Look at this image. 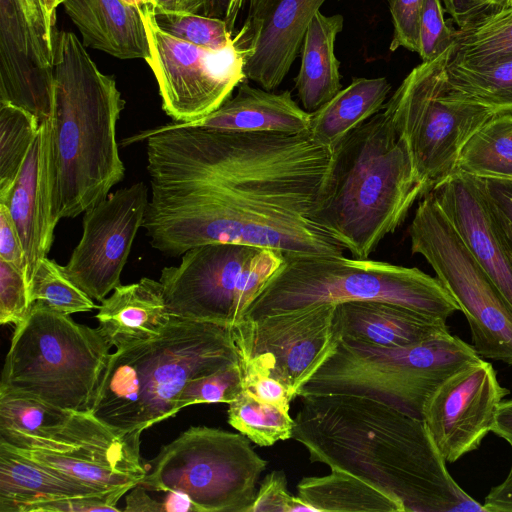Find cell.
Wrapping results in <instances>:
<instances>
[{
	"label": "cell",
	"mask_w": 512,
	"mask_h": 512,
	"mask_svg": "<svg viewBox=\"0 0 512 512\" xmlns=\"http://www.w3.org/2000/svg\"><path fill=\"white\" fill-rule=\"evenodd\" d=\"M151 196L143 227L150 245L177 257L211 243L283 255H343L317 220L333 149L300 134L200 128L141 131Z\"/></svg>",
	"instance_id": "1"
},
{
	"label": "cell",
	"mask_w": 512,
	"mask_h": 512,
	"mask_svg": "<svg viewBox=\"0 0 512 512\" xmlns=\"http://www.w3.org/2000/svg\"><path fill=\"white\" fill-rule=\"evenodd\" d=\"M300 397L292 438L311 462L362 478L404 512H485L450 475L422 419L356 395Z\"/></svg>",
	"instance_id": "2"
},
{
	"label": "cell",
	"mask_w": 512,
	"mask_h": 512,
	"mask_svg": "<svg viewBox=\"0 0 512 512\" xmlns=\"http://www.w3.org/2000/svg\"><path fill=\"white\" fill-rule=\"evenodd\" d=\"M125 100L78 37L56 34L53 51L54 212L75 218L121 182L116 125Z\"/></svg>",
	"instance_id": "3"
},
{
	"label": "cell",
	"mask_w": 512,
	"mask_h": 512,
	"mask_svg": "<svg viewBox=\"0 0 512 512\" xmlns=\"http://www.w3.org/2000/svg\"><path fill=\"white\" fill-rule=\"evenodd\" d=\"M424 195L406 141L381 111L333 149L317 220L353 258L368 259Z\"/></svg>",
	"instance_id": "4"
},
{
	"label": "cell",
	"mask_w": 512,
	"mask_h": 512,
	"mask_svg": "<svg viewBox=\"0 0 512 512\" xmlns=\"http://www.w3.org/2000/svg\"><path fill=\"white\" fill-rule=\"evenodd\" d=\"M240 362L232 328L173 317L158 336L110 354L90 413L121 433L175 416L187 383Z\"/></svg>",
	"instance_id": "5"
},
{
	"label": "cell",
	"mask_w": 512,
	"mask_h": 512,
	"mask_svg": "<svg viewBox=\"0 0 512 512\" xmlns=\"http://www.w3.org/2000/svg\"><path fill=\"white\" fill-rule=\"evenodd\" d=\"M244 318L349 301H385L444 321L460 311L437 277L416 267L343 255L286 254Z\"/></svg>",
	"instance_id": "6"
},
{
	"label": "cell",
	"mask_w": 512,
	"mask_h": 512,
	"mask_svg": "<svg viewBox=\"0 0 512 512\" xmlns=\"http://www.w3.org/2000/svg\"><path fill=\"white\" fill-rule=\"evenodd\" d=\"M111 347L99 328L32 304L27 318L15 326L0 394L90 412Z\"/></svg>",
	"instance_id": "7"
},
{
	"label": "cell",
	"mask_w": 512,
	"mask_h": 512,
	"mask_svg": "<svg viewBox=\"0 0 512 512\" xmlns=\"http://www.w3.org/2000/svg\"><path fill=\"white\" fill-rule=\"evenodd\" d=\"M481 357L450 333L405 347L339 341L299 392L366 397L423 420L424 405L451 374Z\"/></svg>",
	"instance_id": "8"
},
{
	"label": "cell",
	"mask_w": 512,
	"mask_h": 512,
	"mask_svg": "<svg viewBox=\"0 0 512 512\" xmlns=\"http://www.w3.org/2000/svg\"><path fill=\"white\" fill-rule=\"evenodd\" d=\"M452 49L413 68L383 107L408 145L426 194L456 171L465 143L496 115L450 87Z\"/></svg>",
	"instance_id": "9"
},
{
	"label": "cell",
	"mask_w": 512,
	"mask_h": 512,
	"mask_svg": "<svg viewBox=\"0 0 512 512\" xmlns=\"http://www.w3.org/2000/svg\"><path fill=\"white\" fill-rule=\"evenodd\" d=\"M267 465L242 433L191 426L148 461L139 484L184 493L197 512H249Z\"/></svg>",
	"instance_id": "10"
},
{
	"label": "cell",
	"mask_w": 512,
	"mask_h": 512,
	"mask_svg": "<svg viewBox=\"0 0 512 512\" xmlns=\"http://www.w3.org/2000/svg\"><path fill=\"white\" fill-rule=\"evenodd\" d=\"M408 232L412 252L426 259L464 313L478 355L512 365V307L431 192L421 198Z\"/></svg>",
	"instance_id": "11"
},
{
	"label": "cell",
	"mask_w": 512,
	"mask_h": 512,
	"mask_svg": "<svg viewBox=\"0 0 512 512\" xmlns=\"http://www.w3.org/2000/svg\"><path fill=\"white\" fill-rule=\"evenodd\" d=\"M284 260L282 253L244 244L211 243L187 250L159 281L173 317L233 328Z\"/></svg>",
	"instance_id": "12"
},
{
	"label": "cell",
	"mask_w": 512,
	"mask_h": 512,
	"mask_svg": "<svg viewBox=\"0 0 512 512\" xmlns=\"http://www.w3.org/2000/svg\"><path fill=\"white\" fill-rule=\"evenodd\" d=\"M145 24L152 70L162 109L173 122L205 117L220 107L240 83L247 80L244 65L248 51L233 43L210 50L178 39L160 29L153 5L138 7Z\"/></svg>",
	"instance_id": "13"
},
{
	"label": "cell",
	"mask_w": 512,
	"mask_h": 512,
	"mask_svg": "<svg viewBox=\"0 0 512 512\" xmlns=\"http://www.w3.org/2000/svg\"><path fill=\"white\" fill-rule=\"evenodd\" d=\"M336 305L245 319L232 328L240 362L249 363L285 385L292 397L335 351Z\"/></svg>",
	"instance_id": "14"
},
{
	"label": "cell",
	"mask_w": 512,
	"mask_h": 512,
	"mask_svg": "<svg viewBox=\"0 0 512 512\" xmlns=\"http://www.w3.org/2000/svg\"><path fill=\"white\" fill-rule=\"evenodd\" d=\"M148 203V187L139 181L116 190L85 211L81 239L63 267L92 299L101 302L121 284Z\"/></svg>",
	"instance_id": "15"
},
{
	"label": "cell",
	"mask_w": 512,
	"mask_h": 512,
	"mask_svg": "<svg viewBox=\"0 0 512 512\" xmlns=\"http://www.w3.org/2000/svg\"><path fill=\"white\" fill-rule=\"evenodd\" d=\"M507 394L492 364L482 358L455 371L432 392L423 421L446 463L480 447Z\"/></svg>",
	"instance_id": "16"
},
{
	"label": "cell",
	"mask_w": 512,
	"mask_h": 512,
	"mask_svg": "<svg viewBox=\"0 0 512 512\" xmlns=\"http://www.w3.org/2000/svg\"><path fill=\"white\" fill-rule=\"evenodd\" d=\"M327 0H248V13L234 35L248 51L246 78L272 91L301 52L312 17Z\"/></svg>",
	"instance_id": "17"
},
{
	"label": "cell",
	"mask_w": 512,
	"mask_h": 512,
	"mask_svg": "<svg viewBox=\"0 0 512 512\" xmlns=\"http://www.w3.org/2000/svg\"><path fill=\"white\" fill-rule=\"evenodd\" d=\"M0 102L53 117V52L35 33L16 0H0Z\"/></svg>",
	"instance_id": "18"
},
{
	"label": "cell",
	"mask_w": 512,
	"mask_h": 512,
	"mask_svg": "<svg viewBox=\"0 0 512 512\" xmlns=\"http://www.w3.org/2000/svg\"><path fill=\"white\" fill-rule=\"evenodd\" d=\"M431 193L468 250L512 307V254L483 180L454 172Z\"/></svg>",
	"instance_id": "19"
},
{
	"label": "cell",
	"mask_w": 512,
	"mask_h": 512,
	"mask_svg": "<svg viewBox=\"0 0 512 512\" xmlns=\"http://www.w3.org/2000/svg\"><path fill=\"white\" fill-rule=\"evenodd\" d=\"M53 120L40 125L23 166L10 190L0 197L19 232L29 281L48 256L59 222L54 212Z\"/></svg>",
	"instance_id": "20"
},
{
	"label": "cell",
	"mask_w": 512,
	"mask_h": 512,
	"mask_svg": "<svg viewBox=\"0 0 512 512\" xmlns=\"http://www.w3.org/2000/svg\"><path fill=\"white\" fill-rule=\"evenodd\" d=\"M140 435L121 433L103 423L66 452L13 450L89 487L107 492L131 489L144 478L147 468L140 457Z\"/></svg>",
	"instance_id": "21"
},
{
	"label": "cell",
	"mask_w": 512,
	"mask_h": 512,
	"mask_svg": "<svg viewBox=\"0 0 512 512\" xmlns=\"http://www.w3.org/2000/svg\"><path fill=\"white\" fill-rule=\"evenodd\" d=\"M101 424L90 412H74L33 398L0 394V444L12 449L66 452Z\"/></svg>",
	"instance_id": "22"
},
{
	"label": "cell",
	"mask_w": 512,
	"mask_h": 512,
	"mask_svg": "<svg viewBox=\"0 0 512 512\" xmlns=\"http://www.w3.org/2000/svg\"><path fill=\"white\" fill-rule=\"evenodd\" d=\"M311 113L301 108L289 90L274 93L243 81L235 96L205 117L185 123L172 122L145 130L160 132L200 128L247 133L300 134L309 131Z\"/></svg>",
	"instance_id": "23"
},
{
	"label": "cell",
	"mask_w": 512,
	"mask_h": 512,
	"mask_svg": "<svg viewBox=\"0 0 512 512\" xmlns=\"http://www.w3.org/2000/svg\"><path fill=\"white\" fill-rule=\"evenodd\" d=\"M340 341L374 347H405L450 333L446 321L385 301H349L334 311Z\"/></svg>",
	"instance_id": "24"
},
{
	"label": "cell",
	"mask_w": 512,
	"mask_h": 512,
	"mask_svg": "<svg viewBox=\"0 0 512 512\" xmlns=\"http://www.w3.org/2000/svg\"><path fill=\"white\" fill-rule=\"evenodd\" d=\"M96 318L110 345L122 349L158 336L173 316L160 281L143 277L136 283L118 285L101 301Z\"/></svg>",
	"instance_id": "25"
},
{
	"label": "cell",
	"mask_w": 512,
	"mask_h": 512,
	"mask_svg": "<svg viewBox=\"0 0 512 512\" xmlns=\"http://www.w3.org/2000/svg\"><path fill=\"white\" fill-rule=\"evenodd\" d=\"M86 47L119 59H144L149 42L139 8L123 0H62Z\"/></svg>",
	"instance_id": "26"
},
{
	"label": "cell",
	"mask_w": 512,
	"mask_h": 512,
	"mask_svg": "<svg viewBox=\"0 0 512 512\" xmlns=\"http://www.w3.org/2000/svg\"><path fill=\"white\" fill-rule=\"evenodd\" d=\"M97 493L101 491L0 444V512Z\"/></svg>",
	"instance_id": "27"
},
{
	"label": "cell",
	"mask_w": 512,
	"mask_h": 512,
	"mask_svg": "<svg viewBox=\"0 0 512 512\" xmlns=\"http://www.w3.org/2000/svg\"><path fill=\"white\" fill-rule=\"evenodd\" d=\"M344 18L318 11L311 19L301 47V64L295 78L297 96L303 109L312 113L341 89L340 61L335 55L337 35Z\"/></svg>",
	"instance_id": "28"
},
{
	"label": "cell",
	"mask_w": 512,
	"mask_h": 512,
	"mask_svg": "<svg viewBox=\"0 0 512 512\" xmlns=\"http://www.w3.org/2000/svg\"><path fill=\"white\" fill-rule=\"evenodd\" d=\"M391 90L385 77L354 78L332 99L311 113L314 141L334 149L348 134L379 113Z\"/></svg>",
	"instance_id": "29"
},
{
	"label": "cell",
	"mask_w": 512,
	"mask_h": 512,
	"mask_svg": "<svg viewBox=\"0 0 512 512\" xmlns=\"http://www.w3.org/2000/svg\"><path fill=\"white\" fill-rule=\"evenodd\" d=\"M298 496L316 512H404L399 500L349 472L331 469L324 476L302 478Z\"/></svg>",
	"instance_id": "30"
},
{
	"label": "cell",
	"mask_w": 512,
	"mask_h": 512,
	"mask_svg": "<svg viewBox=\"0 0 512 512\" xmlns=\"http://www.w3.org/2000/svg\"><path fill=\"white\" fill-rule=\"evenodd\" d=\"M455 172L482 179H512V112L494 115L470 137Z\"/></svg>",
	"instance_id": "31"
},
{
	"label": "cell",
	"mask_w": 512,
	"mask_h": 512,
	"mask_svg": "<svg viewBox=\"0 0 512 512\" xmlns=\"http://www.w3.org/2000/svg\"><path fill=\"white\" fill-rule=\"evenodd\" d=\"M447 81L462 97L495 114L512 112V53L484 65L448 63Z\"/></svg>",
	"instance_id": "32"
},
{
	"label": "cell",
	"mask_w": 512,
	"mask_h": 512,
	"mask_svg": "<svg viewBox=\"0 0 512 512\" xmlns=\"http://www.w3.org/2000/svg\"><path fill=\"white\" fill-rule=\"evenodd\" d=\"M450 63L484 65L512 53V8L454 30Z\"/></svg>",
	"instance_id": "33"
},
{
	"label": "cell",
	"mask_w": 512,
	"mask_h": 512,
	"mask_svg": "<svg viewBox=\"0 0 512 512\" xmlns=\"http://www.w3.org/2000/svg\"><path fill=\"white\" fill-rule=\"evenodd\" d=\"M228 422L263 447L292 438L294 425L289 408L263 402L245 392L229 403Z\"/></svg>",
	"instance_id": "34"
},
{
	"label": "cell",
	"mask_w": 512,
	"mask_h": 512,
	"mask_svg": "<svg viewBox=\"0 0 512 512\" xmlns=\"http://www.w3.org/2000/svg\"><path fill=\"white\" fill-rule=\"evenodd\" d=\"M39 127L37 118L30 112L0 102V197L14 184Z\"/></svg>",
	"instance_id": "35"
},
{
	"label": "cell",
	"mask_w": 512,
	"mask_h": 512,
	"mask_svg": "<svg viewBox=\"0 0 512 512\" xmlns=\"http://www.w3.org/2000/svg\"><path fill=\"white\" fill-rule=\"evenodd\" d=\"M30 303L71 315L98 308L65 273L64 267L47 257L40 260L29 281Z\"/></svg>",
	"instance_id": "36"
},
{
	"label": "cell",
	"mask_w": 512,
	"mask_h": 512,
	"mask_svg": "<svg viewBox=\"0 0 512 512\" xmlns=\"http://www.w3.org/2000/svg\"><path fill=\"white\" fill-rule=\"evenodd\" d=\"M153 12L160 29L191 44L218 51L234 41V33L222 19L187 12Z\"/></svg>",
	"instance_id": "37"
},
{
	"label": "cell",
	"mask_w": 512,
	"mask_h": 512,
	"mask_svg": "<svg viewBox=\"0 0 512 512\" xmlns=\"http://www.w3.org/2000/svg\"><path fill=\"white\" fill-rule=\"evenodd\" d=\"M243 373L240 362L193 378L181 393L177 409L199 403H231L243 393Z\"/></svg>",
	"instance_id": "38"
},
{
	"label": "cell",
	"mask_w": 512,
	"mask_h": 512,
	"mask_svg": "<svg viewBox=\"0 0 512 512\" xmlns=\"http://www.w3.org/2000/svg\"><path fill=\"white\" fill-rule=\"evenodd\" d=\"M31 309L26 275L0 260V323L21 324Z\"/></svg>",
	"instance_id": "39"
},
{
	"label": "cell",
	"mask_w": 512,
	"mask_h": 512,
	"mask_svg": "<svg viewBox=\"0 0 512 512\" xmlns=\"http://www.w3.org/2000/svg\"><path fill=\"white\" fill-rule=\"evenodd\" d=\"M453 33L444 19L441 0H423L418 51L422 61H431L453 48Z\"/></svg>",
	"instance_id": "40"
},
{
	"label": "cell",
	"mask_w": 512,
	"mask_h": 512,
	"mask_svg": "<svg viewBox=\"0 0 512 512\" xmlns=\"http://www.w3.org/2000/svg\"><path fill=\"white\" fill-rule=\"evenodd\" d=\"M315 511L299 496H293L287 489V479L283 471L267 474L257 490L249 512H293Z\"/></svg>",
	"instance_id": "41"
},
{
	"label": "cell",
	"mask_w": 512,
	"mask_h": 512,
	"mask_svg": "<svg viewBox=\"0 0 512 512\" xmlns=\"http://www.w3.org/2000/svg\"><path fill=\"white\" fill-rule=\"evenodd\" d=\"M393 23L391 51L403 47L418 53L423 0H388Z\"/></svg>",
	"instance_id": "42"
},
{
	"label": "cell",
	"mask_w": 512,
	"mask_h": 512,
	"mask_svg": "<svg viewBox=\"0 0 512 512\" xmlns=\"http://www.w3.org/2000/svg\"><path fill=\"white\" fill-rule=\"evenodd\" d=\"M130 488H119L92 495L62 498L31 504L22 512H91V511H123L117 507L120 498Z\"/></svg>",
	"instance_id": "43"
},
{
	"label": "cell",
	"mask_w": 512,
	"mask_h": 512,
	"mask_svg": "<svg viewBox=\"0 0 512 512\" xmlns=\"http://www.w3.org/2000/svg\"><path fill=\"white\" fill-rule=\"evenodd\" d=\"M243 373V389L245 393L267 403L289 408L294 398L288 388L259 368L240 362Z\"/></svg>",
	"instance_id": "44"
},
{
	"label": "cell",
	"mask_w": 512,
	"mask_h": 512,
	"mask_svg": "<svg viewBox=\"0 0 512 512\" xmlns=\"http://www.w3.org/2000/svg\"><path fill=\"white\" fill-rule=\"evenodd\" d=\"M458 28L473 25L512 8V0H441Z\"/></svg>",
	"instance_id": "45"
},
{
	"label": "cell",
	"mask_w": 512,
	"mask_h": 512,
	"mask_svg": "<svg viewBox=\"0 0 512 512\" xmlns=\"http://www.w3.org/2000/svg\"><path fill=\"white\" fill-rule=\"evenodd\" d=\"M482 180L504 241L512 254V179Z\"/></svg>",
	"instance_id": "46"
},
{
	"label": "cell",
	"mask_w": 512,
	"mask_h": 512,
	"mask_svg": "<svg viewBox=\"0 0 512 512\" xmlns=\"http://www.w3.org/2000/svg\"><path fill=\"white\" fill-rule=\"evenodd\" d=\"M0 260H3L25 275L27 259L19 232L7 207L0 203ZM27 278V277H26Z\"/></svg>",
	"instance_id": "47"
},
{
	"label": "cell",
	"mask_w": 512,
	"mask_h": 512,
	"mask_svg": "<svg viewBox=\"0 0 512 512\" xmlns=\"http://www.w3.org/2000/svg\"><path fill=\"white\" fill-rule=\"evenodd\" d=\"M25 18L38 37L53 52L57 31L44 0H16Z\"/></svg>",
	"instance_id": "48"
},
{
	"label": "cell",
	"mask_w": 512,
	"mask_h": 512,
	"mask_svg": "<svg viewBox=\"0 0 512 512\" xmlns=\"http://www.w3.org/2000/svg\"><path fill=\"white\" fill-rule=\"evenodd\" d=\"M199 14L225 21L230 32L234 33L237 18L248 0H197Z\"/></svg>",
	"instance_id": "49"
},
{
	"label": "cell",
	"mask_w": 512,
	"mask_h": 512,
	"mask_svg": "<svg viewBox=\"0 0 512 512\" xmlns=\"http://www.w3.org/2000/svg\"><path fill=\"white\" fill-rule=\"evenodd\" d=\"M482 505L485 512H512V464L507 477L490 489Z\"/></svg>",
	"instance_id": "50"
},
{
	"label": "cell",
	"mask_w": 512,
	"mask_h": 512,
	"mask_svg": "<svg viewBox=\"0 0 512 512\" xmlns=\"http://www.w3.org/2000/svg\"><path fill=\"white\" fill-rule=\"evenodd\" d=\"M141 484L135 485L126 495L125 512H164L161 500L150 495Z\"/></svg>",
	"instance_id": "51"
},
{
	"label": "cell",
	"mask_w": 512,
	"mask_h": 512,
	"mask_svg": "<svg viewBox=\"0 0 512 512\" xmlns=\"http://www.w3.org/2000/svg\"><path fill=\"white\" fill-rule=\"evenodd\" d=\"M492 432L512 446V399L500 404Z\"/></svg>",
	"instance_id": "52"
},
{
	"label": "cell",
	"mask_w": 512,
	"mask_h": 512,
	"mask_svg": "<svg viewBox=\"0 0 512 512\" xmlns=\"http://www.w3.org/2000/svg\"><path fill=\"white\" fill-rule=\"evenodd\" d=\"M160 499L164 512H197L195 505L184 494L178 491H163Z\"/></svg>",
	"instance_id": "53"
},
{
	"label": "cell",
	"mask_w": 512,
	"mask_h": 512,
	"mask_svg": "<svg viewBox=\"0 0 512 512\" xmlns=\"http://www.w3.org/2000/svg\"><path fill=\"white\" fill-rule=\"evenodd\" d=\"M153 10L199 14V4L197 0H155Z\"/></svg>",
	"instance_id": "54"
},
{
	"label": "cell",
	"mask_w": 512,
	"mask_h": 512,
	"mask_svg": "<svg viewBox=\"0 0 512 512\" xmlns=\"http://www.w3.org/2000/svg\"><path fill=\"white\" fill-rule=\"evenodd\" d=\"M128 5L135 6V7H142L147 4L153 5L152 0H123Z\"/></svg>",
	"instance_id": "55"
},
{
	"label": "cell",
	"mask_w": 512,
	"mask_h": 512,
	"mask_svg": "<svg viewBox=\"0 0 512 512\" xmlns=\"http://www.w3.org/2000/svg\"><path fill=\"white\" fill-rule=\"evenodd\" d=\"M152 1H153V4H154V1H155V0H152Z\"/></svg>",
	"instance_id": "56"
}]
</instances>
